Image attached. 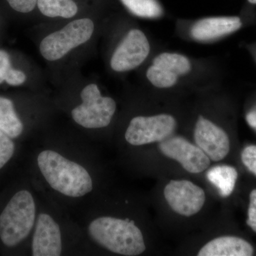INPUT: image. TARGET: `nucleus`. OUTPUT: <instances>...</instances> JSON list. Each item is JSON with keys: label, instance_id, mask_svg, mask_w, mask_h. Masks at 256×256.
<instances>
[{"label": "nucleus", "instance_id": "25", "mask_svg": "<svg viewBox=\"0 0 256 256\" xmlns=\"http://www.w3.org/2000/svg\"><path fill=\"white\" fill-rule=\"evenodd\" d=\"M248 124L256 130V110L250 111L246 116Z\"/></svg>", "mask_w": 256, "mask_h": 256}, {"label": "nucleus", "instance_id": "5", "mask_svg": "<svg viewBox=\"0 0 256 256\" xmlns=\"http://www.w3.org/2000/svg\"><path fill=\"white\" fill-rule=\"evenodd\" d=\"M78 98L69 110L70 118L89 137H96L98 131L112 122L117 104L112 98L102 95L98 86L92 82L82 88Z\"/></svg>", "mask_w": 256, "mask_h": 256}, {"label": "nucleus", "instance_id": "14", "mask_svg": "<svg viewBox=\"0 0 256 256\" xmlns=\"http://www.w3.org/2000/svg\"><path fill=\"white\" fill-rule=\"evenodd\" d=\"M254 248L246 240L235 236L218 237L207 242L198 256H250Z\"/></svg>", "mask_w": 256, "mask_h": 256}, {"label": "nucleus", "instance_id": "11", "mask_svg": "<svg viewBox=\"0 0 256 256\" xmlns=\"http://www.w3.org/2000/svg\"><path fill=\"white\" fill-rule=\"evenodd\" d=\"M158 148L164 156L176 160L184 169L192 174L202 172L210 166L208 156L185 138L170 136L160 142Z\"/></svg>", "mask_w": 256, "mask_h": 256}, {"label": "nucleus", "instance_id": "8", "mask_svg": "<svg viewBox=\"0 0 256 256\" xmlns=\"http://www.w3.org/2000/svg\"><path fill=\"white\" fill-rule=\"evenodd\" d=\"M176 126V120L170 114L136 116L124 131V141L132 146L160 142L172 134Z\"/></svg>", "mask_w": 256, "mask_h": 256}, {"label": "nucleus", "instance_id": "22", "mask_svg": "<svg viewBox=\"0 0 256 256\" xmlns=\"http://www.w3.org/2000/svg\"><path fill=\"white\" fill-rule=\"evenodd\" d=\"M10 8L20 14H28L35 9L37 0H6Z\"/></svg>", "mask_w": 256, "mask_h": 256}, {"label": "nucleus", "instance_id": "24", "mask_svg": "<svg viewBox=\"0 0 256 256\" xmlns=\"http://www.w3.org/2000/svg\"><path fill=\"white\" fill-rule=\"evenodd\" d=\"M246 223L256 233V190L250 192Z\"/></svg>", "mask_w": 256, "mask_h": 256}, {"label": "nucleus", "instance_id": "2", "mask_svg": "<svg viewBox=\"0 0 256 256\" xmlns=\"http://www.w3.org/2000/svg\"><path fill=\"white\" fill-rule=\"evenodd\" d=\"M40 193L22 170L0 192V255L28 256Z\"/></svg>", "mask_w": 256, "mask_h": 256}, {"label": "nucleus", "instance_id": "19", "mask_svg": "<svg viewBox=\"0 0 256 256\" xmlns=\"http://www.w3.org/2000/svg\"><path fill=\"white\" fill-rule=\"evenodd\" d=\"M153 64L169 70L178 76L184 75L191 70V64L188 58L178 54H161L154 58Z\"/></svg>", "mask_w": 256, "mask_h": 256}, {"label": "nucleus", "instance_id": "21", "mask_svg": "<svg viewBox=\"0 0 256 256\" xmlns=\"http://www.w3.org/2000/svg\"><path fill=\"white\" fill-rule=\"evenodd\" d=\"M146 78L154 86L165 88L173 86L178 76L166 69L152 64L146 70Z\"/></svg>", "mask_w": 256, "mask_h": 256}, {"label": "nucleus", "instance_id": "10", "mask_svg": "<svg viewBox=\"0 0 256 256\" xmlns=\"http://www.w3.org/2000/svg\"><path fill=\"white\" fill-rule=\"evenodd\" d=\"M164 195L172 210L184 216L196 214L206 201L203 188L188 180H172L165 186Z\"/></svg>", "mask_w": 256, "mask_h": 256}, {"label": "nucleus", "instance_id": "13", "mask_svg": "<svg viewBox=\"0 0 256 256\" xmlns=\"http://www.w3.org/2000/svg\"><path fill=\"white\" fill-rule=\"evenodd\" d=\"M242 26V20L238 16H218L200 20L191 32L195 40L208 42L238 31Z\"/></svg>", "mask_w": 256, "mask_h": 256}, {"label": "nucleus", "instance_id": "4", "mask_svg": "<svg viewBox=\"0 0 256 256\" xmlns=\"http://www.w3.org/2000/svg\"><path fill=\"white\" fill-rule=\"evenodd\" d=\"M40 193V210L28 256L86 255L84 232L78 222L46 195Z\"/></svg>", "mask_w": 256, "mask_h": 256}, {"label": "nucleus", "instance_id": "26", "mask_svg": "<svg viewBox=\"0 0 256 256\" xmlns=\"http://www.w3.org/2000/svg\"><path fill=\"white\" fill-rule=\"evenodd\" d=\"M248 2L250 4H256V0H248Z\"/></svg>", "mask_w": 256, "mask_h": 256}, {"label": "nucleus", "instance_id": "23", "mask_svg": "<svg viewBox=\"0 0 256 256\" xmlns=\"http://www.w3.org/2000/svg\"><path fill=\"white\" fill-rule=\"evenodd\" d=\"M242 163L256 176V146H248L242 153Z\"/></svg>", "mask_w": 256, "mask_h": 256}, {"label": "nucleus", "instance_id": "9", "mask_svg": "<svg viewBox=\"0 0 256 256\" xmlns=\"http://www.w3.org/2000/svg\"><path fill=\"white\" fill-rule=\"evenodd\" d=\"M150 50L144 34L139 30H130L112 54L111 68L119 73L133 70L146 60Z\"/></svg>", "mask_w": 256, "mask_h": 256}, {"label": "nucleus", "instance_id": "3", "mask_svg": "<svg viewBox=\"0 0 256 256\" xmlns=\"http://www.w3.org/2000/svg\"><path fill=\"white\" fill-rule=\"evenodd\" d=\"M78 223L85 240L86 254L98 252L124 256H138L146 252L144 235L136 220L105 212L94 201L82 212Z\"/></svg>", "mask_w": 256, "mask_h": 256}, {"label": "nucleus", "instance_id": "1", "mask_svg": "<svg viewBox=\"0 0 256 256\" xmlns=\"http://www.w3.org/2000/svg\"><path fill=\"white\" fill-rule=\"evenodd\" d=\"M24 170L42 193L70 214L82 213L100 196L97 150L82 138L45 137Z\"/></svg>", "mask_w": 256, "mask_h": 256}, {"label": "nucleus", "instance_id": "16", "mask_svg": "<svg viewBox=\"0 0 256 256\" xmlns=\"http://www.w3.org/2000/svg\"><path fill=\"white\" fill-rule=\"evenodd\" d=\"M22 146L0 130V184L14 170L22 154Z\"/></svg>", "mask_w": 256, "mask_h": 256}, {"label": "nucleus", "instance_id": "7", "mask_svg": "<svg viewBox=\"0 0 256 256\" xmlns=\"http://www.w3.org/2000/svg\"><path fill=\"white\" fill-rule=\"evenodd\" d=\"M95 28V23L92 18L73 20L42 40L40 54L48 62L60 60L72 50L87 43L94 35Z\"/></svg>", "mask_w": 256, "mask_h": 256}, {"label": "nucleus", "instance_id": "15", "mask_svg": "<svg viewBox=\"0 0 256 256\" xmlns=\"http://www.w3.org/2000/svg\"><path fill=\"white\" fill-rule=\"evenodd\" d=\"M28 80V74L16 63L12 54L0 48V86L22 87Z\"/></svg>", "mask_w": 256, "mask_h": 256}, {"label": "nucleus", "instance_id": "17", "mask_svg": "<svg viewBox=\"0 0 256 256\" xmlns=\"http://www.w3.org/2000/svg\"><path fill=\"white\" fill-rule=\"evenodd\" d=\"M206 178L212 184L218 188L220 196L228 197L235 188L238 172L233 166L218 165L208 170Z\"/></svg>", "mask_w": 256, "mask_h": 256}, {"label": "nucleus", "instance_id": "20", "mask_svg": "<svg viewBox=\"0 0 256 256\" xmlns=\"http://www.w3.org/2000/svg\"><path fill=\"white\" fill-rule=\"evenodd\" d=\"M132 14L142 18H156L162 9L156 0H120Z\"/></svg>", "mask_w": 256, "mask_h": 256}, {"label": "nucleus", "instance_id": "12", "mask_svg": "<svg viewBox=\"0 0 256 256\" xmlns=\"http://www.w3.org/2000/svg\"><path fill=\"white\" fill-rule=\"evenodd\" d=\"M194 140L212 161L224 160L230 150V141L226 132L202 116L198 117L195 126Z\"/></svg>", "mask_w": 256, "mask_h": 256}, {"label": "nucleus", "instance_id": "18", "mask_svg": "<svg viewBox=\"0 0 256 256\" xmlns=\"http://www.w3.org/2000/svg\"><path fill=\"white\" fill-rule=\"evenodd\" d=\"M40 12L50 18H73L78 12L74 0H37Z\"/></svg>", "mask_w": 256, "mask_h": 256}, {"label": "nucleus", "instance_id": "6", "mask_svg": "<svg viewBox=\"0 0 256 256\" xmlns=\"http://www.w3.org/2000/svg\"><path fill=\"white\" fill-rule=\"evenodd\" d=\"M31 104L24 96L0 94V130L22 144L34 134L36 127V114Z\"/></svg>", "mask_w": 256, "mask_h": 256}]
</instances>
